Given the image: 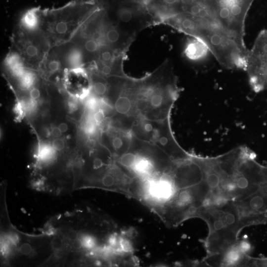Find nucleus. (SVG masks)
Segmentation results:
<instances>
[{
    "mask_svg": "<svg viewBox=\"0 0 267 267\" xmlns=\"http://www.w3.org/2000/svg\"><path fill=\"white\" fill-rule=\"evenodd\" d=\"M252 266L267 267V258L266 259H251Z\"/></svg>",
    "mask_w": 267,
    "mask_h": 267,
    "instance_id": "nucleus-18",
    "label": "nucleus"
},
{
    "mask_svg": "<svg viewBox=\"0 0 267 267\" xmlns=\"http://www.w3.org/2000/svg\"><path fill=\"white\" fill-rule=\"evenodd\" d=\"M222 29L242 49L245 42V23L255 0H202Z\"/></svg>",
    "mask_w": 267,
    "mask_h": 267,
    "instance_id": "nucleus-4",
    "label": "nucleus"
},
{
    "mask_svg": "<svg viewBox=\"0 0 267 267\" xmlns=\"http://www.w3.org/2000/svg\"><path fill=\"white\" fill-rule=\"evenodd\" d=\"M251 245L248 241L237 240L223 252L206 257L201 265L211 267L249 266Z\"/></svg>",
    "mask_w": 267,
    "mask_h": 267,
    "instance_id": "nucleus-9",
    "label": "nucleus"
},
{
    "mask_svg": "<svg viewBox=\"0 0 267 267\" xmlns=\"http://www.w3.org/2000/svg\"><path fill=\"white\" fill-rule=\"evenodd\" d=\"M182 0H151L147 10L153 18L155 25L162 24L167 19L178 13Z\"/></svg>",
    "mask_w": 267,
    "mask_h": 267,
    "instance_id": "nucleus-11",
    "label": "nucleus"
},
{
    "mask_svg": "<svg viewBox=\"0 0 267 267\" xmlns=\"http://www.w3.org/2000/svg\"><path fill=\"white\" fill-rule=\"evenodd\" d=\"M107 11L123 30L135 36L141 30L155 25L154 20L147 10L134 4L118 1L112 9Z\"/></svg>",
    "mask_w": 267,
    "mask_h": 267,
    "instance_id": "nucleus-7",
    "label": "nucleus"
},
{
    "mask_svg": "<svg viewBox=\"0 0 267 267\" xmlns=\"http://www.w3.org/2000/svg\"><path fill=\"white\" fill-rule=\"evenodd\" d=\"M53 148L56 151H61L65 147V141L61 138H55L52 142Z\"/></svg>",
    "mask_w": 267,
    "mask_h": 267,
    "instance_id": "nucleus-16",
    "label": "nucleus"
},
{
    "mask_svg": "<svg viewBox=\"0 0 267 267\" xmlns=\"http://www.w3.org/2000/svg\"><path fill=\"white\" fill-rule=\"evenodd\" d=\"M130 132L134 137L155 145L175 158H184L190 155L176 141L171 131L169 118L159 121L136 120Z\"/></svg>",
    "mask_w": 267,
    "mask_h": 267,
    "instance_id": "nucleus-5",
    "label": "nucleus"
},
{
    "mask_svg": "<svg viewBox=\"0 0 267 267\" xmlns=\"http://www.w3.org/2000/svg\"><path fill=\"white\" fill-rule=\"evenodd\" d=\"M122 85L132 104L135 121L169 119L180 92L173 63L169 59L141 78L127 75Z\"/></svg>",
    "mask_w": 267,
    "mask_h": 267,
    "instance_id": "nucleus-2",
    "label": "nucleus"
},
{
    "mask_svg": "<svg viewBox=\"0 0 267 267\" xmlns=\"http://www.w3.org/2000/svg\"><path fill=\"white\" fill-rule=\"evenodd\" d=\"M41 92L40 89L33 87L29 90V96L33 100H37L41 97Z\"/></svg>",
    "mask_w": 267,
    "mask_h": 267,
    "instance_id": "nucleus-17",
    "label": "nucleus"
},
{
    "mask_svg": "<svg viewBox=\"0 0 267 267\" xmlns=\"http://www.w3.org/2000/svg\"><path fill=\"white\" fill-rule=\"evenodd\" d=\"M208 51V47L203 43L193 38L186 44L184 54L189 60L197 61L204 58Z\"/></svg>",
    "mask_w": 267,
    "mask_h": 267,
    "instance_id": "nucleus-12",
    "label": "nucleus"
},
{
    "mask_svg": "<svg viewBox=\"0 0 267 267\" xmlns=\"http://www.w3.org/2000/svg\"><path fill=\"white\" fill-rule=\"evenodd\" d=\"M97 7L94 0H74L56 8H40V28L51 47L70 42Z\"/></svg>",
    "mask_w": 267,
    "mask_h": 267,
    "instance_id": "nucleus-3",
    "label": "nucleus"
},
{
    "mask_svg": "<svg viewBox=\"0 0 267 267\" xmlns=\"http://www.w3.org/2000/svg\"><path fill=\"white\" fill-rule=\"evenodd\" d=\"M11 50L16 53L28 67L39 70L51 44L41 30H28L15 26L11 38Z\"/></svg>",
    "mask_w": 267,
    "mask_h": 267,
    "instance_id": "nucleus-6",
    "label": "nucleus"
},
{
    "mask_svg": "<svg viewBox=\"0 0 267 267\" xmlns=\"http://www.w3.org/2000/svg\"><path fill=\"white\" fill-rule=\"evenodd\" d=\"M94 122L97 125H101L105 119V114L102 109L97 110L93 115Z\"/></svg>",
    "mask_w": 267,
    "mask_h": 267,
    "instance_id": "nucleus-14",
    "label": "nucleus"
},
{
    "mask_svg": "<svg viewBox=\"0 0 267 267\" xmlns=\"http://www.w3.org/2000/svg\"><path fill=\"white\" fill-rule=\"evenodd\" d=\"M119 1L124 3L134 4L147 10V6L151 0H119Z\"/></svg>",
    "mask_w": 267,
    "mask_h": 267,
    "instance_id": "nucleus-15",
    "label": "nucleus"
},
{
    "mask_svg": "<svg viewBox=\"0 0 267 267\" xmlns=\"http://www.w3.org/2000/svg\"><path fill=\"white\" fill-rule=\"evenodd\" d=\"M65 83L67 90L78 95L90 93V81L85 68H77L69 70L65 75Z\"/></svg>",
    "mask_w": 267,
    "mask_h": 267,
    "instance_id": "nucleus-10",
    "label": "nucleus"
},
{
    "mask_svg": "<svg viewBox=\"0 0 267 267\" xmlns=\"http://www.w3.org/2000/svg\"><path fill=\"white\" fill-rule=\"evenodd\" d=\"M62 133L59 129L58 127H54L51 129V134L54 137H59L62 135Z\"/></svg>",
    "mask_w": 267,
    "mask_h": 267,
    "instance_id": "nucleus-19",
    "label": "nucleus"
},
{
    "mask_svg": "<svg viewBox=\"0 0 267 267\" xmlns=\"http://www.w3.org/2000/svg\"><path fill=\"white\" fill-rule=\"evenodd\" d=\"M97 5L106 10H109L117 3L118 0H94Z\"/></svg>",
    "mask_w": 267,
    "mask_h": 267,
    "instance_id": "nucleus-13",
    "label": "nucleus"
},
{
    "mask_svg": "<svg viewBox=\"0 0 267 267\" xmlns=\"http://www.w3.org/2000/svg\"><path fill=\"white\" fill-rule=\"evenodd\" d=\"M246 70L256 86L267 89V30L261 31L249 50Z\"/></svg>",
    "mask_w": 267,
    "mask_h": 267,
    "instance_id": "nucleus-8",
    "label": "nucleus"
},
{
    "mask_svg": "<svg viewBox=\"0 0 267 267\" xmlns=\"http://www.w3.org/2000/svg\"><path fill=\"white\" fill-rule=\"evenodd\" d=\"M58 127L62 133H65L68 129V125L64 122L61 123Z\"/></svg>",
    "mask_w": 267,
    "mask_h": 267,
    "instance_id": "nucleus-20",
    "label": "nucleus"
},
{
    "mask_svg": "<svg viewBox=\"0 0 267 267\" xmlns=\"http://www.w3.org/2000/svg\"><path fill=\"white\" fill-rule=\"evenodd\" d=\"M165 24L203 43L217 61L229 69L245 70L248 50L241 48L222 29L202 0H182L179 12Z\"/></svg>",
    "mask_w": 267,
    "mask_h": 267,
    "instance_id": "nucleus-1",
    "label": "nucleus"
}]
</instances>
